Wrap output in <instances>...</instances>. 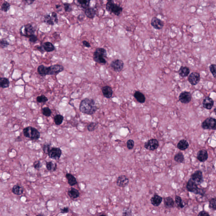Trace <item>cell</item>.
Instances as JSON below:
<instances>
[{"label":"cell","instance_id":"obj_1","mask_svg":"<svg viewBox=\"0 0 216 216\" xmlns=\"http://www.w3.org/2000/svg\"><path fill=\"white\" fill-rule=\"evenodd\" d=\"M81 112L88 115H92L97 110L95 102L91 98H86L82 100L80 106Z\"/></svg>","mask_w":216,"mask_h":216},{"label":"cell","instance_id":"obj_2","mask_svg":"<svg viewBox=\"0 0 216 216\" xmlns=\"http://www.w3.org/2000/svg\"><path fill=\"white\" fill-rule=\"evenodd\" d=\"M64 70V67L60 65H53L49 67L41 65L38 67L37 69L38 72L42 76L56 75Z\"/></svg>","mask_w":216,"mask_h":216},{"label":"cell","instance_id":"obj_3","mask_svg":"<svg viewBox=\"0 0 216 216\" xmlns=\"http://www.w3.org/2000/svg\"><path fill=\"white\" fill-rule=\"evenodd\" d=\"M24 136L32 140H36L40 137V133L38 130L31 126L26 127L23 130Z\"/></svg>","mask_w":216,"mask_h":216},{"label":"cell","instance_id":"obj_4","mask_svg":"<svg viewBox=\"0 0 216 216\" xmlns=\"http://www.w3.org/2000/svg\"><path fill=\"white\" fill-rule=\"evenodd\" d=\"M107 2L106 4V9L107 11L110 13H112L119 16L123 12V8L117 4L114 3L113 0H107Z\"/></svg>","mask_w":216,"mask_h":216},{"label":"cell","instance_id":"obj_5","mask_svg":"<svg viewBox=\"0 0 216 216\" xmlns=\"http://www.w3.org/2000/svg\"><path fill=\"white\" fill-rule=\"evenodd\" d=\"M107 51L103 48H97L93 54V59L99 64H106L107 63L104 57L107 56Z\"/></svg>","mask_w":216,"mask_h":216},{"label":"cell","instance_id":"obj_6","mask_svg":"<svg viewBox=\"0 0 216 216\" xmlns=\"http://www.w3.org/2000/svg\"><path fill=\"white\" fill-rule=\"evenodd\" d=\"M187 189L189 192H192L195 194L203 195L205 193L203 189L199 188L197 184L190 178L186 186Z\"/></svg>","mask_w":216,"mask_h":216},{"label":"cell","instance_id":"obj_7","mask_svg":"<svg viewBox=\"0 0 216 216\" xmlns=\"http://www.w3.org/2000/svg\"><path fill=\"white\" fill-rule=\"evenodd\" d=\"M35 31L36 30L30 24H28L23 25L21 27L20 30V34L22 36L28 38L31 35H33Z\"/></svg>","mask_w":216,"mask_h":216},{"label":"cell","instance_id":"obj_8","mask_svg":"<svg viewBox=\"0 0 216 216\" xmlns=\"http://www.w3.org/2000/svg\"><path fill=\"white\" fill-rule=\"evenodd\" d=\"M201 127L203 129L215 130L216 119L211 117L207 118L202 123Z\"/></svg>","mask_w":216,"mask_h":216},{"label":"cell","instance_id":"obj_9","mask_svg":"<svg viewBox=\"0 0 216 216\" xmlns=\"http://www.w3.org/2000/svg\"><path fill=\"white\" fill-rule=\"evenodd\" d=\"M49 158L54 160H58L62 154V150L58 147H52L48 153Z\"/></svg>","mask_w":216,"mask_h":216},{"label":"cell","instance_id":"obj_10","mask_svg":"<svg viewBox=\"0 0 216 216\" xmlns=\"http://www.w3.org/2000/svg\"><path fill=\"white\" fill-rule=\"evenodd\" d=\"M159 144L158 141L155 139H151L148 140L144 144V147L146 150L154 151L158 149Z\"/></svg>","mask_w":216,"mask_h":216},{"label":"cell","instance_id":"obj_11","mask_svg":"<svg viewBox=\"0 0 216 216\" xmlns=\"http://www.w3.org/2000/svg\"><path fill=\"white\" fill-rule=\"evenodd\" d=\"M179 99L182 103L187 104L191 101L192 95L189 92L184 91L181 93L179 95Z\"/></svg>","mask_w":216,"mask_h":216},{"label":"cell","instance_id":"obj_12","mask_svg":"<svg viewBox=\"0 0 216 216\" xmlns=\"http://www.w3.org/2000/svg\"><path fill=\"white\" fill-rule=\"evenodd\" d=\"M111 66L115 72H121L123 70L124 67V63L120 60H116L111 62Z\"/></svg>","mask_w":216,"mask_h":216},{"label":"cell","instance_id":"obj_13","mask_svg":"<svg viewBox=\"0 0 216 216\" xmlns=\"http://www.w3.org/2000/svg\"><path fill=\"white\" fill-rule=\"evenodd\" d=\"M191 179L197 184H201L203 182V176L201 171L200 170L196 171L192 174Z\"/></svg>","mask_w":216,"mask_h":216},{"label":"cell","instance_id":"obj_14","mask_svg":"<svg viewBox=\"0 0 216 216\" xmlns=\"http://www.w3.org/2000/svg\"><path fill=\"white\" fill-rule=\"evenodd\" d=\"M151 25L156 30H161L164 25V22L157 17H153L151 21Z\"/></svg>","mask_w":216,"mask_h":216},{"label":"cell","instance_id":"obj_15","mask_svg":"<svg viewBox=\"0 0 216 216\" xmlns=\"http://www.w3.org/2000/svg\"><path fill=\"white\" fill-rule=\"evenodd\" d=\"M200 75L197 72H193L189 75L188 80L192 85H195L200 80Z\"/></svg>","mask_w":216,"mask_h":216},{"label":"cell","instance_id":"obj_16","mask_svg":"<svg viewBox=\"0 0 216 216\" xmlns=\"http://www.w3.org/2000/svg\"><path fill=\"white\" fill-rule=\"evenodd\" d=\"M129 183V179L126 176L122 175L119 176L117 181V184L119 187L124 188Z\"/></svg>","mask_w":216,"mask_h":216},{"label":"cell","instance_id":"obj_17","mask_svg":"<svg viewBox=\"0 0 216 216\" xmlns=\"http://www.w3.org/2000/svg\"><path fill=\"white\" fill-rule=\"evenodd\" d=\"M214 101L213 99L209 96L205 97L203 101V108L207 109H211L214 106Z\"/></svg>","mask_w":216,"mask_h":216},{"label":"cell","instance_id":"obj_18","mask_svg":"<svg viewBox=\"0 0 216 216\" xmlns=\"http://www.w3.org/2000/svg\"><path fill=\"white\" fill-rule=\"evenodd\" d=\"M197 158L200 162H205L208 158V154L207 151L204 149L199 151L197 152Z\"/></svg>","mask_w":216,"mask_h":216},{"label":"cell","instance_id":"obj_19","mask_svg":"<svg viewBox=\"0 0 216 216\" xmlns=\"http://www.w3.org/2000/svg\"><path fill=\"white\" fill-rule=\"evenodd\" d=\"M102 93L104 97L108 98H110L113 95V90L110 87L106 86L103 87Z\"/></svg>","mask_w":216,"mask_h":216},{"label":"cell","instance_id":"obj_20","mask_svg":"<svg viewBox=\"0 0 216 216\" xmlns=\"http://www.w3.org/2000/svg\"><path fill=\"white\" fill-rule=\"evenodd\" d=\"M162 201V197L157 195H154L151 199V202L152 205L154 206H158L161 204Z\"/></svg>","mask_w":216,"mask_h":216},{"label":"cell","instance_id":"obj_21","mask_svg":"<svg viewBox=\"0 0 216 216\" xmlns=\"http://www.w3.org/2000/svg\"><path fill=\"white\" fill-rule=\"evenodd\" d=\"M85 15L89 19H93L96 15V10L92 7H88L85 9Z\"/></svg>","mask_w":216,"mask_h":216},{"label":"cell","instance_id":"obj_22","mask_svg":"<svg viewBox=\"0 0 216 216\" xmlns=\"http://www.w3.org/2000/svg\"><path fill=\"white\" fill-rule=\"evenodd\" d=\"M134 97L140 103H143L145 102L146 97L144 95L139 91H137L135 92Z\"/></svg>","mask_w":216,"mask_h":216},{"label":"cell","instance_id":"obj_23","mask_svg":"<svg viewBox=\"0 0 216 216\" xmlns=\"http://www.w3.org/2000/svg\"><path fill=\"white\" fill-rule=\"evenodd\" d=\"M66 177L67 179L68 184L70 186H74L77 184L76 178L72 174L70 173H67L66 175Z\"/></svg>","mask_w":216,"mask_h":216},{"label":"cell","instance_id":"obj_24","mask_svg":"<svg viewBox=\"0 0 216 216\" xmlns=\"http://www.w3.org/2000/svg\"><path fill=\"white\" fill-rule=\"evenodd\" d=\"M69 196L72 199H76L79 197L80 193L79 191L74 188H71L68 192Z\"/></svg>","mask_w":216,"mask_h":216},{"label":"cell","instance_id":"obj_25","mask_svg":"<svg viewBox=\"0 0 216 216\" xmlns=\"http://www.w3.org/2000/svg\"><path fill=\"white\" fill-rule=\"evenodd\" d=\"M189 146V145L187 140L184 139H182L179 141V143L177 144V146L179 150L184 151L188 149Z\"/></svg>","mask_w":216,"mask_h":216},{"label":"cell","instance_id":"obj_26","mask_svg":"<svg viewBox=\"0 0 216 216\" xmlns=\"http://www.w3.org/2000/svg\"><path fill=\"white\" fill-rule=\"evenodd\" d=\"M164 205L167 208H171L174 207V202L171 197H167L164 199Z\"/></svg>","mask_w":216,"mask_h":216},{"label":"cell","instance_id":"obj_27","mask_svg":"<svg viewBox=\"0 0 216 216\" xmlns=\"http://www.w3.org/2000/svg\"><path fill=\"white\" fill-rule=\"evenodd\" d=\"M43 47L44 50L46 52H51L54 50L55 48L54 46L52 43L46 42L43 44Z\"/></svg>","mask_w":216,"mask_h":216},{"label":"cell","instance_id":"obj_28","mask_svg":"<svg viewBox=\"0 0 216 216\" xmlns=\"http://www.w3.org/2000/svg\"><path fill=\"white\" fill-rule=\"evenodd\" d=\"M189 72L190 70L186 66L181 67L179 71V74L182 77H185L188 76Z\"/></svg>","mask_w":216,"mask_h":216},{"label":"cell","instance_id":"obj_29","mask_svg":"<svg viewBox=\"0 0 216 216\" xmlns=\"http://www.w3.org/2000/svg\"><path fill=\"white\" fill-rule=\"evenodd\" d=\"M44 22L49 25H53L54 24H56V21L52 16L48 14L45 16L44 17Z\"/></svg>","mask_w":216,"mask_h":216},{"label":"cell","instance_id":"obj_30","mask_svg":"<svg viewBox=\"0 0 216 216\" xmlns=\"http://www.w3.org/2000/svg\"><path fill=\"white\" fill-rule=\"evenodd\" d=\"M46 168L48 171L54 172L56 171L57 168V165L55 162L52 161L46 162Z\"/></svg>","mask_w":216,"mask_h":216},{"label":"cell","instance_id":"obj_31","mask_svg":"<svg viewBox=\"0 0 216 216\" xmlns=\"http://www.w3.org/2000/svg\"><path fill=\"white\" fill-rule=\"evenodd\" d=\"M12 192L16 195H21L23 193V189L21 186L18 185H15L12 188Z\"/></svg>","mask_w":216,"mask_h":216},{"label":"cell","instance_id":"obj_32","mask_svg":"<svg viewBox=\"0 0 216 216\" xmlns=\"http://www.w3.org/2000/svg\"><path fill=\"white\" fill-rule=\"evenodd\" d=\"M9 85V81L8 79L6 78H0V87L6 88L8 87Z\"/></svg>","mask_w":216,"mask_h":216},{"label":"cell","instance_id":"obj_33","mask_svg":"<svg viewBox=\"0 0 216 216\" xmlns=\"http://www.w3.org/2000/svg\"><path fill=\"white\" fill-rule=\"evenodd\" d=\"M78 3L81 5V7L84 9L87 8L89 6L91 0H77Z\"/></svg>","mask_w":216,"mask_h":216},{"label":"cell","instance_id":"obj_34","mask_svg":"<svg viewBox=\"0 0 216 216\" xmlns=\"http://www.w3.org/2000/svg\"><path fill=\"white\" fill-rule=\"evenodd\" d=\"M174 160L179 163H182L184 160V156L181 152L178 153L174 156Z\"/></svg>","mask_w":216,"mask_h":216},{"label":"cell","instance_id":"obj_35","mask_svg":"<svg viewBox=\"0 0 216 216\" xmlns=\"http://www.w3.org/2000/svg\"><path fill=\"white\" fill-rule=\"evenodd\" d=\"M64 117L63 116L60 115H57L54 117V121L55 124L57 125H61L63 123Z\"/></svg>","mask_w":216,"mask_h":216},{"label":"cell","instance_id":"obj_36","mask_svg":"<svg viewBox=\"0 0 216 216\" xmlns=\"http://www.w3.org/2000/svg\"><path fill=\"white\" fill-rule=\"evenodd\" d=\"M175 202L176 203V205L181 209H182L184 208V205H183V203L182 201V199L181 197L179 196L176 195L175 196Z\"/></svg>","mask_w":216,"mask_h":216},{"label":"cell","instance_id":"obj_37","mask_svg":"<svg viewBox=\"0 0 216 216\" xmlns=\"http://www.w3.org/2000/svg\"><path fill=\"white\" fill-rule=\"evenodd\" d=\"M10 8V5L8 2L5 1L3 3L1 7V10L3 12H7L9 10Z\"/></svg>","mask_w":216,"mask_h":216},{"label":"cell","instance_id":"obj_38","mask_svg":"<svg viewBox=\"0 0 216 216\" xmlns=\"http://www.w3.org/2000/svg\"><path fill=\"white\" fill-rule=\"evenodd\" d=\"M97 123H91L87 126V129L89 132H93L96 129L97 126Z\"/></svg>","mask_w":216,"mask_h":216},{"label":"cell","instance_id":"obj_39","mask_svg":"<svg viewBox=\"0 0 216 216\" xmlns=\"http://www.w3.org/2000/svg\"><path fill=\"white\" fill-rule=\"evenodd\" d=\"M42 111L43 115L45 116L48 117L50 116L51 115L52 111L49 108L44 107L42 109Z\"/></svg>","mask_w":216,"mask_h":216},{"label":"cell","instance_id":"obj_40","mask_svg":"<svg viewBox=\"0 0 216 216\" xmlns=\"http://www.w3.org/2000/svg\"><path fill=\"white\" fill-rule=\"evenodd\" d=\"M209 207L214 210H215L216 209L215 198H212L210 200L209 202Z\"/></svg>","mask_w":216,"mask_h":216},{"label":"cell","instance_id":"obj_41","mask_svg":"<svg viewBox=\"0 0 216 216\" xmlns=\"http://www.w3.org/2000/svg\"><path fill=\"white\" fill-rule=\"evenodd\" d=\"M36 100L38 103H45L48 101V98L46 97L45 95H42L41 96H38L36 98Z\"/></svg>","mask_w":216,"mask_h":216},{"label":"cell","instance_id":"obj_42","mask_svg":"<svg viewBox=\"0 0 216 216\" xmlns=\"http://www.w3.org/2000/svg\"><path fill=\"white\" fill-rule=\"evenodd\" d=\"M50 149V145L48 143L45 144L43 146V150L44 153L46 154H48Z\"/></svg>","mask_w":216,"mask_h":216},{"label":"cell","instance_id":"obj_43","mask_svg":"<svg viewBox=\"0 0 216 216\" xmlns=\"http://www.w3.org/2000/svg\"><path fill=\"white\" fill-rule=\"evenodd\" d=\"M9 44V43L5 39H1V40H0V46L1 48H6V47H7Z\"/></svg>","mask_w":216,"mask_h":216},{"label":"cell","instance_id":"obj_44","mask_svg":"<svg viewBox=\"0 0 216 216\" xmlns=\"http://www.w3.org/2000/svg\"><path fill=\"white\" fill-rule=\"evenodd\" d=\"M209 69L210 71L211 72V74H212L213 76H214V77H215V78L216 76V65L214 64H211V65L209 67Z\"/></svg>","mask_w":216,"mask_h":216},{"label":"cell","instance_id":"obj_45","mask_svg":"<svg viewBox=\"0 0 216 216\" xmlns=\"http://www.w3.org/2000/svg\"><path fill=\"white\" fill-rule=\"evenodd\" d=\"M134 144H135L134 141L132 139H129L127 141V146L129 150H132L133 149Z\"/></svg>","mask_w":216,"mask_h":216},{"label":"cell","instance_id":"obj_46","mask_svg":"<svg viewBox=\"0 0 216 216\" xmlns=\"http://www.w3.org/2000/svg\"><path fill=\"white\" fill-rule=\"evenodd\" d=\"M64 8L66 12H69L72 11V8L69 3H64Z\"/></svg>","mask_w":216,"mask_h":216},{"label":"cell","instance_id":"obj_47","mask_svg":"<svg viewBox=\"0 0 216 216\" xmlns=\"http://www.w3.org/2000/svg\"><path fill=\"white\" fill-rule=\"evenodd\" d=\"M33 166L35 169L37 170H39L41 167H42V164L40 161H36L33 163Z\"/></svg>","mask_w":216,"mask_h":216},{"label":"cell","instance_id":"obj_48","mask_svg":"<svg viewBox=\"0 0 216 216\" xmlns=\"http://www.w3.org/2000/svg\"><path fill=\"white\" fill-rule=\"evenodd\" d=\"M29 41L31 42L35 43L37 42L38 40V38L36 36H35L34 34L31 35L29 37Z\"/></svg>","mask_w":216,"mask_h":216},{"label":"cell","instance_id":"obj_49","mask_svg":"<svg viewBox=\"0 0 216 216\" xmlns=\"http://www.w3.org/2000/svg\"><path fill=\"white\" fill-rule=\"evenodd\" d=\"M123 214L124 216L132 215L131 211L130 209H125Z\"/></svg>","mask_w":216,"mask_h":216},{"label":"cell","instance_id":"obj_50","mask_svg":"<svg viewBox=\"0 0 216 216\" xmlns=\"http://www.w3.org/2000/svg\"><path fill=\"white\" fill-rule=\"evenodd\" d=\"M60 213L62 214H66L69 212V208L67 207H64L62 209H60Z\"/></svg>","mask_w":216,"mask_h":216},{"label":"cell","instance_id":"obj_51","mask_svg":"<svg viewBox=\"0 0 216 216\" xmlns=\"http://www.w3.org/2000/svg\"><path fill=\"white\" fill-rule=\"evenodd\" d=\"M210 216L209 214L206 212V211H201L199 212V214H198V216Z\"/></svg>","mask_w":216,"mask_h":216},{"label":"cell","instance_id":"obj_52","mask_svg":"<svg viewBox=\"0 0 216 216\" xmlns=\"http://www.w3.org/2000/svg\"><path fill=\"white\" fill-rule=\"evenodd\" d=\"M51 15L53 17V18H54L56 23H58V16H57L56 13H55V12H52V13Z\"/></svg>","mask_w":216,"mask_h":216},{"label":"cell","instance_id":"obj_53","mask_svg":"<svg viewBox=\"0 0 216 216\" xmlns=\"http://www.w3.org/2000/svg\"><path fill=\"white\" fill-rule=\"evenodd\" d=\"M82 44H83V45H84V46L87 47V48H89V47H90V46H91L90 44L86 41H83V42H82Z\"/></svg>","mask_w":216,"mask_h":216},{"label":"cell","instance_id":"obj_54","mask_svg":"<svg viewBox=\"0 0 216 216\" xmlns=\"http://www.w3.org/2000/svg\"><path fill=\"white\" fill-rule=\"evenodd\" d=\"M35 1V0H28L26 2H27V3H28V5H30V4H32V3H33Z\"/></svg>","mask_w":216,"mask_h":216},{"label":"cell","instance_id":"obj_55","mask_svg":"<svg viewBox=\"0 0 216 216\" xmlns=\"http://www.w3.org/2000/svg\"><path fill=\"white\" fill-rule=\"evenodd\" d=\"M38 50H39L40 51L42 52H43L44 50L43 47L42 46H39V47H37Z\"/></svg>","mask_w":216,"mask_h":216},{"label":"cell","instance_id":"obj_56","mask_svg":"<svg viewBox=\"0 0 216 216\" xmlns=\"http://www.w3.org/2000/svg\"><path fill=\"white\" fill-rule=\"evenodd\" d=\"M55 7H56V9H59L60 8H61V6L60 5H56V6H55Z\"/></svg>","mask_w":216,"mask_h":216},{"label":"cell","instance_id":"obj_57","mask_svg":"<svg viewBox=\"0 0 216 216\" xmlns=\"http://www.w3.org/2000/svg\"><path fill=\"white\" fill-rule=\"evenodd\" d=\"M83 16V15H80L79 16V17H78V19H79V20H80L81 18V20H83V18H82Z\"/></svg>","mask_w":216,"mask_h":216},{"label":"cell","instance_id":"obj_58","mask_svg":"<svg viewBox=\"0 0 216 216\" xmlns=\"http://www.w3.org/2000/svg\"><path fill=\"white\" fill-rule=\"evenodd\" d=\"M23 1H28V0H23Z\"/></svg>","mask_w":216,"mask_h":216}]
</instances>
